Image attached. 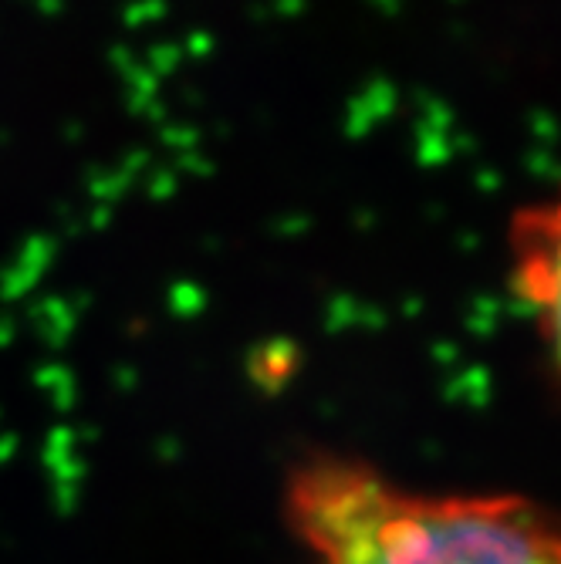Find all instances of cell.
<instances>
[{
  "label": "cell",
  "mask_w": 561,
  "mask_h": 564,
  "mask_svg": "<svg viewBox=\"0 0 561 564\" xmlns=\"http://www.w3.org/2000/svg\"><path fill=\"white\" fill-rule=\"evenodd\" d=\"M287 514L315 564H561L545 507L514 493H423L358 460L301 463Z\"/></svg>",
  "instance_id": "6da1fadb"
}]
</instances>
